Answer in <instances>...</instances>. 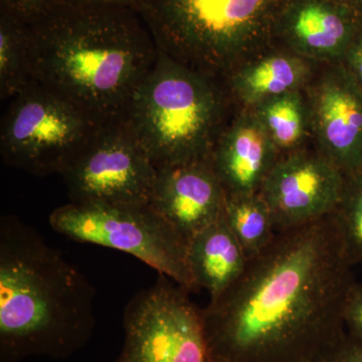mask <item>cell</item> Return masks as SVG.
<instances>
[{"label": "cell", "mask_w": 362, "mask_h": 362, "mask_svg": "<svg viewBox=\"0 0 362 362\" xmlns=\"http://www.w3.org/2000/svg\"><path fill=\"white\" fill-rule=\"evenodd\" d=\"M343 1L346 2L352 8L362 14V0H343Z\"/></svg>", "instance_id": "cell-26"}, {"label": "cell", "mask_w": 362, "mask_h": 362, "mask_svg": "<svg viewBox=\"0 0 362 362\" xmlns=\"http://www.w3.org/2000/svg\"><path fill=\"white\" fill-rule=\"evenodd\" d=\"M350 265L362 263V173L347 176L346 189L332 214Z\"/></svg>", "instance_id": "cell-20"}, {"label": "cell", "mask_w": 362, "mask_h": 362, "mask_svg": "<svg viewBox=\"0 0 362 362\" xmlns=\"http://www.w3.org/2000/svg\"><path fill=\"white\" fill-rule=\"evenodd\" d=\"M332 216L277 233L202 309L209 362H311L346 334L354 284Z\"/></svg>", "instance_id": "cell-1"}, {"label": "cell", "mask_w": 362, "mask_h": 362, "mask_svg": "<svg viewBox=\"0 0 362 362\" xmlns=\"http://www.w3.org/2000/svg\"><path fill=\"white\" fill-rule=\"evenodd\" d=\"M189 291L163 274L130 300L125 339L116 362H209L202 309Z\"/></svg>", "instance_id": "cell-8"}, {"label": "cell", "mask_w": 362, "mask_h": 362, "mask_svg": "<svg viewBox=\"0 0 362 362\" xmlns=\"http://www.w3.org/2000/svg\"><path fill=\"white\" fill-rule=\"evenodd\" d=\"M361 28L362 14L343 0H285L276 37L307 61L334 65Z\"/></svg>", "instance_id": "cell-12"}, {"label": "cell", "mask_w": 362, "mask_h": 362, "mask_svg": "<svg viewBox=\"0 0 362 362\" xmlns=\"http://www.w3.org/2000/svg\"><path fill=\"white\" fill-rule=\"evenodd\" d=\"M308 102L319 151L346 176L362 173V90L342 64L315 81Z\"/></svg>", "instance_id": "cell-11"}, {"label": "cell", "mask_w": 362, "mask_h": 362, "mask_svg": "<svg viewBox=\"0 0 362 362\" xmlns=\"http://www.w3.org/2000/svg\"><path fill=\"white\" fill-rule=\"evenodd\" d=\"M340 64L362 90V28L349 45Z\"/></svg>", "instance_id": "cell-24"}, {"label": "cell", "mask_w": 362, "mask_h": 362, "mask_svg": "<svg viewBox=\"0 0 362 362\" xmlns=\"http://www.w3.org/2000/svg\"><path fill=\"white\" fill-rule=\"evenodd\" d=\"M213 362H223V361H213Z\"/></svg>", "instance_id": "cell-27"}, {"label": "cell", "mask_w": 362, "mask_h": 362, "mask_svg": "<svg viewBox=\"0 0 362 362\" xmlns=\"http://www.w3.org/2000/svg\"><path fill=\"white\" fill-rule=\"evenodd\" d=\"M226 189L211 159L157 169L149 206L187 242L223 216Z\"/></svg>", "instance_id": "cell-13"}, {"label": "cell", "mask_w": 362, "mask_h": 362, "mask_svg": "<svg viewBox=\"0 0 362 362\" xmlns=\"http://www.w3.org/2000/svg\"><path fill=\"white\" fill-rule=\"evenodd\" d=\"M80 4H114V6H125L134 7L137 0H71Z\"/></svg>", "instance_id": "cell-25"}, {"label": "cell", "mask_w": 362, "mask_h": 362, "mask_svg": "<svg viewBox=\"0 0 362 362\" xmlns=\"http://www.w3.org/2000/svg\"><path fill=\"white\" fill-rule=\"evenodd\" d=\"M32 82L96 122H121L158 58L148 26L132 6L62 0L28 23Z\"/></svg>", "instance_id": "cell-2"}, {"label": "cell", "mask_w": 362, "mask_h": 362, "mask_svg": "<svg viewBox=\"0 0 362 362\" xmlns=\"http://www.w3.org/2000/svg\"><path fill=\"white\" fill-rule=\"evenodd\" d=\"M346 183L347 176L327 156L302 148L279 157L259 192L279 233L332 216Z\"/></svg>", "instance_id": "cell-10"}, {"label": "cell", "mask_w": 362, "mask_h": 362, "mask_svg": "<svg viewBox=\"0 0 362 362\" xmlns=\"http://www.w3.org/2000/svg\"><path fill=\"white\" fill-rule=\"evenodd\" d=\"M61 176L71 202L149 206L157 168L121 121L100 126Z\"/></svg>", "instance_id": "cell-9"}, {"label": "cell", "mask_w": 362, "mask_h": 362, "mask_svg": "<svg viewBox=\"0 0 362 362\" xmlns=\"http://www.w3.org/2000/svg\"><path fill=\"white\" fill-rule=\"evenodd\" d=\"M247 259L223 216L188 242L187 264L197 289L216 297L240 278Z\"/></svg>", "instance_id": "cell-16"}, {"label": "cell", "mask_w": 362, "mask_h": 362, "mask_svg": "<svg viewBox=\"0 0 362 362\" xmlns=\"http://www.w3.org/2000/svg\"><path fill=\"white\" fill-rule=\"evenodd\" d=\"M95 289L16 216L0 220V362L66 358L94 332Z\"/></svg>", "instance_id": "cell-3"}, {"label": "cell", "mask_w": 362, "mask_h": 362, "mask_svg": "<svg viewBox=\"0 0 362 362\" xmlns=\"http://www.w3.org/2000/svg\"><path fill=\"white\" fill-rule=\"evenodd\" d=\"M285 0H137L134 8L171 58L225 78L276 39Z\"/></svg>", "instance_id": "cell-5"}, {"label": "cell", "mask_w": 362, "mask_h": 362, "mask_svg": "<svg viewBox=\"0 0 362 362\" xmlns=\"http://www.w3.org/2000/svg\"><path fill=\"white\" fill-rule=\"evenodd\" d=\"M223 218L247 259L265 250L277 235L270 209L259 192H226Z\"/></svg>", "instance_id": "cell-18"}, {"label": "cell", "mask_w": 362, "mask_h": 362, "mask_svg": "<svg viewBox=\"0 0 362 362\" xmlns=\"http://www.w3.org/2000/svg\"><path fill=\"white\" fill-rule=\"evenodd\" d=\"M252 109L281 156L303 148L312 130L310 107L303 90L271 98Z\"/></svg>", "instance_id": "cell-17"}, {"label": "cell", "mask_w": 362, "mask_h": 362, "mask_svg": "<svg viewBox=\"0 0 362 362\" xmlns=\"http://www.w3.org/2000/svg\"><path fill=\"white\" fill-rule=\"evenodd\" d=\"M220 81L159 49L122 120L157 169L211 159L225 128Z\"/></svg>", "instance_id": "cell-4"}, {"label": "cell", "mask_w": 362, "mask_h": 362, "mask_svg": "<svg viewBox=\"0 0 362 362\" xmlns=\"http://www.w3.org/2000/svg\"><path fill=\"white\" fill-rule=\"evenodd\" d=\"M30 83L28 23L0 9V99L9 101Z\"/></svg>", "instance_id": "cell-19"}, {"label": "cell", "mask_w": 362, "mask_h": 362, "mask_svg": "<svg viewBox=\"0 0 362 362\" xmlns=\"http://www.w3.org/2000/svg\"><path fill=\"white\" fill-rule=\"evenodd\" d=\"M49 221L71 240L127 252L188 291L197 290L187 240L150 206L70 202L54 209Z\"/></svg>", "instance_id": "cell-6"}, {"label": "cell", "mask_w": 362, "mask_h": 362, "mask_svg": "<svg viewBox=\"0 0 362 362\" xmlns=\"http://www.w3.org/2000/svg\"><path fill=\"white\" fill-rule=\"evenodd\" d=\"M62 0H0V9L26 23L40 18Z\"/></svg>", "instance_id": "cell-22"}, {"label": "cell", "mask_w": 362, "mask_h": 362, "mask_svg": "<svg viewBox=\"0 0 362 362\" xmlns=\"http://www.w3.org/2000/svg\"><path fill=\"white\" fill-rule=\"evenodd\" d=\"M311 362H362V342L346 332Z\"/></svg>", "instance_id": "cell-21"}, {"label": "cell", "mask_w": 362, "mask_h": 362, "mask_svg": "<svg viewBox=\"0 0 362 362\" xmlns=\"http://www.w3.org/2000/svg\"><path fill=\"white\" fill-rule=\"evenodd\" d=\"M311 62L284 49L252 58L226 76L230 95L244 109L280 96L301 90L311 80Z\"/></svg>", "instance_id": "cell-15"}, {"label": "cell", "mask_w": 362, "mask_h": 362, "mask_svg": "<svg viewBox=\"0 0 362 362\" xmlns=\"http://www.w3.org/2000/svg\"><path fill=\"white\" fill-rule=\"evenodd\" d=\"M345 329L350 337L362 342V284L356 281L345 302L343 312Z\"/></svg>", "instance_id": "cell-23"}, {"label": "cell", "mask_w": 362, "mask_h": 362, "mask_svg": "<svg viewBox=\"0 0 362 362\" xmlns=\"http://www.w3.org/2000/svg\"><path fill=\"white\" fill-rule=\"evenodd\" d=\"M280 152L252 109H244L221 131L211 165L226 192H259Z\"/></svg>", "instance_id": "cell-14"}, {"label": "cell", "mask_w": 362, "mask_h": 362, "mask_svg": "<svg viewBox=\"0 0 362 362\" xmlns=\"http://www.w3.org/2000/svg\"><path fill=\"white\" fill-rule=\"evenodd\" d=\"M100 126L71 102L32 82L9 100L0 152L8 165L30 175H62Z\"/></svg>", "instance_id": "cell-7"}]
</instances>
